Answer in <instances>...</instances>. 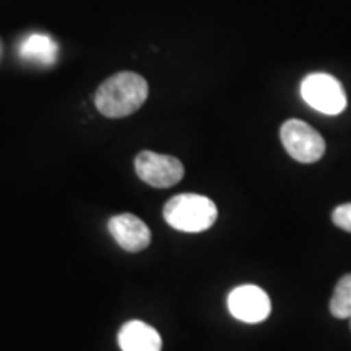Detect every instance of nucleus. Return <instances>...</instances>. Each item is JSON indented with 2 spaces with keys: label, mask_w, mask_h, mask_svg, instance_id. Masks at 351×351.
<instances>
[{
  "label": "nucleus",
  "mask_w": 351,
  "mask_h": 351,
  "mask_svg": "<svg viewBox=\"0 0 351 351\" xmlns=\"http://www.w3.org/2000/svg\"><path fill=\"white\" fill-rule=\"evenodd\" d=\"M228 307L232 317L245 324L263 322L270 315V298L262 288L243 285L234 288L228 296Z\"/></svg>",
  "instance_id": "423d86ee"
},
{
  "label": "nucleus",
  "mask_w": 351,
  "mask_h": 351,
  "mask_svg": "<svg viewBox=\"0 0 351 351\" xmlns=\"http://www.w3.org/2000/svg\"><path fill=\"white\" fill-rule=\"evenodd\" d=\"M148 98V83L134 72H119L103 82L95 95L96 109L109 119L127 117L143 106Z\"/></svg>",
  "instance_id": "f257e3e1"
},
{
  "label": "nucleus",
  "mask_w": 351,
  "mask_h": 351,
  "mask_svg": "<svg viewBox=\"0 0 351 351\" xmlns=\"http://www.w3.org/2000/svg\"><path fill=\"white\" fill-rule=\"evenodd\" d=\"M135 173L148 186L168 189L176 186L184 178V166L174 156L142 152L135 158Z\"/></svg>",
  "instance_id": "39448f33"
},
{
  "label": "nucleus",
  "mask_w": 351,
  "mask_h": 351,
  "mask_svg": "<svg viewBox=\"0 0 351 351\" xmlns=\"http://www.w3.org/2000/svg\"><path fill=\"white\" fill-rule=\"evenodd\" d=\"M332 221L333 225L339 226L340 230L351 232V204H343L333 210Z\"/></svg>",
  "instance_id": "9b49d317"
},
{
  "label": "nucleus",
  "mask_w": 351,
  "mask_h": 351,
  "mask_svg": "<svg viewBox=\"0 0 351 351\" xmlns=\"http://www.w3.org/2000/svg\"><path fill=\"white\" fill-rule=\"evenodd\" d=\"M108 230L117 244L127 252H140L152 243V231L138 217L121 213L109 219Z\"/></svg>",
  "instance_id": "0eeeda50"
},
{
  "label": "nucleus",
  "mask_w": 351,
  "mask_h": 351,
  "mask_svg": "<svg viewBox=\"0 0 351 351\" xmlns=\"http://www.w3.org/2000/svg\"><path fill=\"white\" fill-rule=\"evenodd\" d=\"M166 223L182 232H202L213 226L218 218L217 205L208 197L181 194L168 200L163 210Z\"/></svg>",
  "instance_id": "f03ea898"
},
{
  "label": "nucleus",
  "mask_w": 351,
  "mask_h": 351,
  "mask_svg": "<svg viewBox=\"0 0 351 351\" xmlns=\"http://www.w3.org/2000/svg\"><path fill=\"white\" fill-rule=\"evenodd\" d=\"M122 351H161V337L142 320H130L117 335Z\"/></svg>",
  "instance_id": "6e6552de"
},
{
  "label": "nucleus",
  "mask_w": 351,
  "mask_h": 351,
  "mask_svg": "<svg viewBox=\"0 0 351 351\" xmlns=\"http://www.w3.org/2000/svg\"><path fill=\"white\" fill-rule=\"evenodd\" d=\"M57 54H59V46L47 34H29L20 46V56L25 60L39 65H52L56 62Z\"/></svg>",
  "instance_id": "1a4fd4ad"
},
{
  "label": "nucleus",
  "mask_w": 351,
  "mask_h": 351,
  "mask_svg": "<svg viewBox=\"0 0 351 351\" xmlns=\"http://www.w3.org/2000/svg\"><path fill=\"white\" fill-rule=\"evenodd\" d=\"M302 99L315 111L339 116L346 108V93L341 83L328 73H311L301 83Z\"/></svg>",
  "instance_id": "7ed1b4c3"
},
{
  "label": "nucleus",
  "mask_w": 351,
  "mask_h": 351,
  "mask_svg": "<svg viewBox=\"0 0 351 351\" xmlns=\"http://www.w3.org/2000/svg\"><path fill=\"white\" fill-rule=\"evenodd\" d=\"M330 313L337 319L351 317V274L341 276L330 300Z\"/></svg>",
  "instance_id": "9d476101"
},
{
  "label": "nucleus",
  "mask_w": 351,
  "mask_h": 351,
  "mask_svg": "<svg viewBox=\"0 0 351 351\" xmlns=\"http://www.w3.org/2000/svg\"><path fill=\"white\" fill-rule=\"evenodd\" d=\"M280 137L288 155L300 163H315L326 153V140L304 121H287L280 129Z\"/></svg>",
  "instance_id": "20e7f679"
},
{
  "label": "nucleus",
  "mask_w": 351,
  "mask_h": 351,
  "mask_svg": "<svg viewBox=\"0 0 351 351\" xmlns=\"http://www.w3.org/2000/svg\"><path fill=\"white\" fill-rule=\"evenodd\" d=\"M350 320H351V317H350Z\"/></svg>",
  "instance_id": "f8f14e48"
}]
</instances>
